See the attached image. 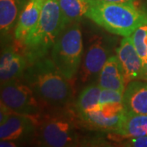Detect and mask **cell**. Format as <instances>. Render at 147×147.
<instances>
[{
  "instance_id": "cell-1",
  "label": "cell",
  "mask_w": 147,
  "mask_h": 147,
  "mask_svg": "<svg viewBox=\"0 0 147 147\" xmlns=\"http://www.w3.org/2000/svg\"><path fill=\"white\" fill-rule=\"evenodd\" d=\"M21 79L31 88L41 104L64 109L72 100L74 92L69 80L52 59L45 57L28 64Z\"/></svg>"
},
{
  "instance_id": "cell-2",
  "label": "cell",
  "mask_w": 147,
  "mask_h": 147,
  "mask_svg": "<svg viewBox=\"0 0 147 147\" xmlns=\"http://www.w3.org/2000/svg\"><path fill=\"white\" fill-rule=\"evenodd\" d=\"M86 17L113 34L127 37L147 24V12L136 4L90 0Z\"/></svg>"
},
{
  "instance_id": "cell-3",
  "label": "cell",
  "mask_w": 147,
  "mask_h": 147,
  "mask_svg": "<svg viewBox=\"0 0 147 147\" xmlns=\"http://www.w3.org/2000/svg\"><path fill=\"white\" fill-rule=\"evenodd\" d=\"M65 28L58 0H44L35 27L21 42L29 63L45 57Z\"/></svg>"
},
{
  "instance_id": "cell-4",
  "label": "cell",
  "mask_w": 147,
  "mask_h": 147,
  "mask_svg": "<svg viewBox=\"0 0 147 147\" xmlns=\"http://www.w3.org/2000/svg\"><path fill=\"white\" fill-rule=\"evenodd\" d=\"M83 38L79 22L65 27L51 50V59L69 80L74 79L82 62Z\"/></svg>"
},
{
  "instance_id": "cell-5",
  "label": "cell",
  "mask_w": 147,
  "mask_h": 147,
  "mask_svg": "<svg viewBox=\"0 0 147 147\" xmlns=\"http://www.w3.org/2000/svg\"><path fill=\"white\" fill-rule=\"evenodd\" d=\"M35 137L43 146L66 147L78 145L75 122L69 114H53L38 117Z\"/></svg>"
},
{
  "instance_id": "cell-6",
  "label": "cell",
  "mask_w": 147,
  "mask_h": 147,
  "mask_svg": "<svg viewBox=\"0 0 147 147\" xmlns=\"http://www.w3.org/2000/svg\"><path fill=\"white\" fill-rule=\"evenodd\" d=\"M1 103L13 113L38 117L41 102L32 88L22 79H16L1 85Z\"/></svg>"
},
{
  "instance_id": "cell-7",
  "label": "cell",
  "mask_w": 147,
  "mask_h": 147,
  "mask_svg": "<svg viewBox=\"0 0 147 147\" xmlns=\"http://www.w3.org/2000/svg\"><path fill=\"white\" fill-rule=\"evenodd\" d=\"M113 44L109 38L93 35L82 63L79 79L82 83H89L98 79L99 74L106 61L111 57Z\"/></svg>"
},
{
  "instance_id": "cell-8",
  "label": "cell",
  "mask_w": 147,
  "mask_h": 147,
  "mask_svg": "<svg viewBox=\"0 0 147 147\" xmlns=\"http://www.w3.org/2000/svg\"><path fill=\"white\" fill-rule=\"evenodd\" d=\"M124 115L125 110L123 104H108L79 115V118L88 126L101 131H112L115 134Z\"/></svg>"
},
{
  "instance_id": "cell-9",
  "label": "cell",
  "mask_w": 147,
  "mask_h": 147,
  "mask_svg": "<svg viewBox=\"0 0 147 147\" xmlns=\"http://www.w3.org/2000/svg\"><path fill=\"white\" fill-rule=\"evenodd\" d=\"M38 117L12 113L0 123V139L11 140L17 143L30 141L35 137Z\"/></svg>"
},
{
  "instance_id": "cell-10",
  "label": "cell",
  "mask_w": 147,
  "mask_h": 147,
  "mask_svg": "<svg viewBox=\"0 0 147 147\" xmlns=\"http://www.w3.org/2000/svg\"><path fill=\"white\" fill-rule=\"evenodd\" d=\"M115 52L123 69L127 84L133 80H142L144 61L137 53L131 37H124Z\"/></svg>"
},
{
  "instance_id": "cell-11",
  "label": "cell",
  "mask_w": 147,
  "mask_h": 147,
  "mask_svg": "<svg viewBox=\"0 0 147 147\" xmlns=\"http://www.w3.org/2000/svg\"><path fill=\"white\" fill-rule=\"evenodd\" d=\"M29 61L24 53H17L15 48L7 46L3 48L0 60L1 85L16 79H21Z\"/></svg>"
},
{
  "instance_id": "cell-12",
  "label": "cell",
  "mask_w": 147,
  "mask_h": 147,
  "mask_svg": "<svg viewBox=\"0 0 147 147\" xmlns=\"http://www.w3.org/2000/svg\"><path fill=\"white\" fill-rule=\"evenodd\" d=\"M123 105L127 115H147V81L133 80L127 84Z\"/></svg>"
},
{
  "instance_id": "cell-13",
  "label": "cell",
  "mask_w": 147,
  "mask_h": 147,
  "mask_svg": "<svg viewBox=\"0 0 147 147\" xmlns=\"http://www.w3.org/2000/svg\"><path fill=\"white\" fill-rule=\"evenodd\" d=\"M97 84L101 88L111 89L123 93L127 81L120 61L117 56H111L100 70Z\"/></svg>"
},
{
  "instance_id": "cell-14",
  "label": "cell",
  "mask_w": 147,
  "mask_h": 147,
  "mask_svg": "<svg viewBox=\"0 0 147 147\" xmlns=\"http://www.w3.org/2000/svg\"><path fill=\"white\" fill-rule=\"evenodd\" d=\"M44 0H28L19 16L14 30L16 41L21 43L35 27L41 15Z\"/></svg>"
},
{
  "instance_id": "cell-15",
  "label": "cell",
  "mask_w": 147,
  "mask_h": 147,
  "mask_svg": "<svg viewBox=\"0 0 147 147\" xmlns=\"http://www.w3.org/2000/svg\"><path fill=\"white\" fill-rule=\"evenodd\" d=\"M21 0H0L1 38L8 34L16 26L24 6Z\"/></svg>"
},
{
  "instance_id": "cell-16",
  "label": "cell",
  "mask_w": 147,
  "mask_h": 147,
  "mask_svg": "<svg viewBox=\"0 0 147 147\" xmlns=\"http://www.w3.org/2000/svg\"><path fill=\"white\" fill-rule=\"evenodd\" d=\"M115 134L123 139L147 136V115L125 113L120 126Z\"/></svg>"
},
{
  "instance_id": "cell-17",
  "label": "cell",
  "mask_w": 147,
  "mask_h": 147,
  "mask_svg": "<svg viewBox=\"0 0 147 147\" xmlns=\"http://www.w3.org/2000/svg\"><path fill=\"white\" fill-rule=\"evenodd\" d=\"M65 27L74 22H79L90 7V0H58Z\"/></svg>"
},
{
  "instance_id": "cell-18",
  "label": "cell",
  "mask_w": 147,
  "mask_h": 147,
  "mask_svg": "<svg viewBox=\"0 0 147 147\" xmlns=\"http://www.w3.org/2000/svg\"><path fill=\"white\" fill-rule=\"evenodd\" d=\"M100 91V86L93 84L87 86L82 91L75 103V110L79 116L99 108Z\"/></svg>"
},
{
  "instance_id": "cell-19",
  "label": "cell",
  "mask_w": 147,
  "mask_h": 147,
  "mask_svg": "<svg viewBox=\"0 0 147 147\" xmlns=\"http://www.w3.org/2000/svg\"><path fill=\"white\" fill-rule=\"evenodd\" d=\"M137 53L145 62L147 60V24H145L130 35Z\"/></svg>"
},
{
  "instance_id": "cell-20",
  "label": "cell",
  "mask_w": 147,
  "mask_h": 147,
  "mask_svg": "<svg viewBox=\"0 0 147 147\" xmlns=\"http://www.w3.org/2000/svg\"><path fill=\"white\" fill-rule=\"evenodd\" d=\"M123 94L115 90L101 88L99 106L108 104H123Z\"/></svg>"
},
{
  "instance_id": "cell-21",
  "label": "cell",
  "mask_w": 147,
  "mask_h": 147,
  "mask_svg": "<svg viewBox=\"0 0 147 147\" xmlns=\"http://www.w3.org/2000/svg\"><path fill=\"white\" fill-rule=\"evenodd\" d=\"M119 143L123 146L147 147V136L124 138V140Z\"/></svg>"
},
{
  "instance_id": "cell-22",
  "label": "cell",
  "mask_w": 147,
  "mask_h": 147,
  "mask_svg": "<svg viewBox=\"0 0 147 147\" xmlns=\"http://www.w3.org/2000/svg\"><path fill=\"white\" fill-rule=\"evenodd\" d=\"M17 142L11 140H1L0 146L1 147H16L17 146Z\"/></svg>"
},
{
  "instance_id": "cell-23",
  "label": "cell",
  "mask_w": 147,
  "mask_h": 147,
  "mask_svg": "<svg viewBox=\"0 0 147 147\" xmlns=\"http://www.w3.org/2000/svg\"><path fill=\"white\" fill-rule=\"evenodd\" d=\"M109 3H127V4H136L138 0H102Z\"/></svg>"
},
{
  "instance_id": "cell-24",
  "label": "cell",
  "mask_w": 147,
  "mask_h": 147,
  "mask_svg": "<svg viewBox=\"0 0 147 147\" xmlns=\"http://www.w3.org/2000/svg\"><path fill=\"white\" fill-rule=\"evenodd\" d=\"M142 80L147 81V60L144 62V68H143V74H142Z\"/></svg>"
}]
</instances>
